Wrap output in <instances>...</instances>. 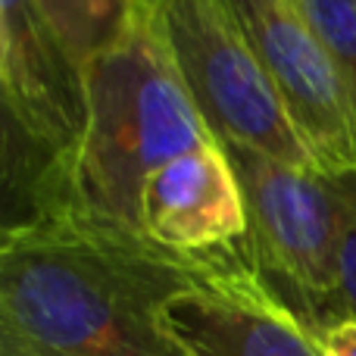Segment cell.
<instances>
[{"label":"cell","mask_w":356,"mask_h":356,"mask_svg":"<svg viewBox=\"0 0 356 356\" xmlns=\"http://www.w3.org/2000/svg\"><path fill=\"white\" fill-rule=\"evenodd\" d=\"M250 263L191 259L75 216L3 228L0 356H191L166 322L178 297Z\"/></svg>","instance_id":"cell-1"},{"label":"cell","mask_w":356,"mask_h":356,"mask_svg":"<svg viewBox=\"0 0 356 356\" xmlns=\"http://www.w3.org/2000/svg\"><path fill=\"white\" fill-rule=\"evenodd\" d=\"M85 135L29 219L63 213L144 234L141 194L147 178L175 156L213 141L156 16L125 13L110 41L85 63Z\"/></svg>","instance_id":"cell-2"},{"label":"cell","mask_w":356,"mask_h":356,"mask_svg":"<svg viewBox=\"0 0 356 356\" xmlns=\"http://www.w3.org/2000/svg\"><path fill=\"white\" fill-rule=\"evenodd\" d=\"M241 178L250 219V259L263 284L309 328L344 319L341 257L356 228L334 175L297 169L222 144Z\"/></svg>","instance_id":"cell-3"},{"label":"cell","mask_w":356,"mask_h":356,"mask_svg":"<svg viewBox=\"0 0 356 356\" xmlns=\"http://www.w3.org/2000/svg\"><path fill=\"white\" fill-rule=\"evenodd\" d=\"M156 22L216 141L316 169L282 94L222 0H160Z\"/></svg>","instance_id":"cell-4"},{"label":"cell","mask_w":356,"mask_h":356,"mask_svg":"<svg viewBox=\"0 0 356 356\" xmlns=\"http://www.w3.org/2000/svg\"><path fill=\"white\" fill-rule=\"evenodd\" d=\"M291 113L316 169H356V100L300 0H222Z\"/></svg>","instance_id":"cell-5"},{"label":"cell","mask_w":356,"mask_h":356,"mask_svg":"<svg viewBox=\"0 0 356 356\" xmlns=\"http://www.w3.org/2000/svg\"><path fill=\"white\" fill-rule=\"evenodd\" d=\"M0 88L3 125L41 147L60 172L88 125L85 66L35 0H0Z\"/></svg>","instance_id":"cell-6"},{"label":"cell","mask_w":356,"mask_h":356,"mask_svg":"<svg viewBox=\"0 0 356 356\" xmlns=\"http://www.w3.org/2000/svg\"><path fill=\"white\" fill-rule=\"evenodd\" d=\"M141 232L156 247L191 259L247 253L250 219L241 178L219 141L175 156L147 178Z\"/></svg>","instance_id":"cell-7"},{"label":"cell","mask_w":356,"mask_h":356,"mask_svg":"<svg viewBox=\"0 0 356 356\" xmlns=\"http://www.w3.org/2000/svg\"><path fill=\"white\" fill-rule=\"evenodd\" d=\"M166 322L191 356H322L313 332L266 288L253 259L178 297Z\"/></svg>","instance_id":"cell-8"},{"label":"cell","mask_w":356,"mask_h":356,"mask_svg":"<svg viewBox=\"0 0 356 356\" xmlns=\"http://www.w3.org/2000/svg\"><path fill=\"white\" fill-rule=\"evenodd\" d=\"M35 3L81 66L110 41L125 16L122 0H35Z\"/></svg>","instance_id":"cell-9"},{"label":"cell","mask_w":356,"mask_h":356,"mask_svg":"<svg viewBox=\"0 0 356 356\" xmlns=\"http://www.w3.org/2000/svg\"><path fill=\"white\" fill-rule=\"evenodd\" d=\"M334 54L356 100V0H300Z\"/></svg>","instance_id":"cell-10"},{"label":"cell","mask_w":356,"mask_h":356,"mask_svg":"<svg viewBox=\"0 0 356 356\" xmlns=\"http://www.w3.org/2000/svg\"><path fill=\"white\" fill-rule=\"evenodd\" d=\"M322 356H356V316L332 322V325L313 332Z\"/></svg>","instance_id":"cell-11"},{"label":"cell","mask_w":356,"mask_h":356,"mask_svg":"<svg viewBox=\"0 0 356 356\" xmlns=\"http://www.w3.org/2000/svg\"><path fill=\"white\" fill-rule=\"evenodd\" d=\"M341 303L347 316H356V228L347 234L341 257Z\"/></svg>","instance_id":"cell-12"},{"label":"cell","mask_w":356,"mask_h":356,"mask_svg":"<svg viewBox=\"0 0 356 356\" xmlns=\"http://www.w3.org/2000/svg\"><path fill=\"white\" fill-rule=\"evenodd\" d=\"M125 3V13L131 16H156L160 10V0H122Z\"/></svg>","instance_id":"cell-13"}]
</instances>
